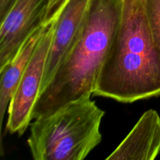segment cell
Wrapping results in <instances>:
<instances>
[{
  "instance_id": "1",
  "label": "cell",
  "mask_w": 160,
  "mask_h": 160,
  "mask_svg": "<svg viewBox=\"0 0 160 160\" xmlns=\"http://www.w3.org/2000/svg\"><path fill=\"white\" fill-rule=\"evenodd\" d=\"M93 95L124 103L160 96V50L142 0H123L120 24Z\"/></svg>"
},
{
  "instance_id": "2",
  "label": "cell",
  "mask_w": 160,
  "mask_h": 160,
  "mask_svg": "<svg viewBox=\"0 0 160 160\" xmlns=\"http://www.w3.org/2000/svg\"><path fill=\"white\" fill-rule=\"evenodd\" d=\"M123 0H91L81 34L38 98L32 121L93 95L120 24Z\"/></svg>"
},
{
  "instance_id": "3",
  "label": "cell",
  "mask_w": 160,
  "mask_h": 160,
  "mask_svg": "<svg viewBox=\"0 0 160 160\" xmlns=\"http://www.w3.org/2000/svg\"><path fill=\"white\" fill-rule=\"evenodd\" d=\"M104 115L91 97H84L34 120L28 139L33 159H84L101 142Z\"/></svg>"
},
{
  "instance_id": "4",
  "label": "cell",
  "mask_w": 160,
  "mask_h": 160,
  "mask_svg": "<svg viewBox=\"0 0 160 160\" xmlns=\"http://www.w3.org/2000/svg\"><path fill=\"white\" fill-rule=\"evenodd\" d=\"M54 20L38 43L8 106L6 131L22 135L30 126L33 109L40 95L45 63L52 38Z\"/></svg>"
},
{
  "instance_id": "5",
  "label": "cell",
  "mask_w": 160,
  "mask_h": 160,
  "mask_svg": "<svg viewBox=\"0 0 160 160\" xmlns=\"http://www.w3.org/2000/svg\"><path fill=\"white\" fill-rule=\"evenodd\" d=\"M49 0H15L0 27V69L7 64L30 34L43 24Z\"/></svg>"
},
{
  "instance_id": "6",
  "label": "cell",
  "mask_w": 160,
  "mask_h": 160,
  "mask_svg": "<svg viewBox=\"0 0 160 160\" xmlns=\"http://www.w3.org/2000/svg\"><path fill=\"white\" fill-rule=\"evenodd\" d=\"M91 0H67L54 18L52 38L48 51L41 92L80 37ZM40 92V93H41Z\"/></svg>"
},
{
  "instance_id": "7",
  "label": "cell",
  "mask_w": 160,
  "mask_h": 160,
  "mask_svg": "<svg viewBox=\"0 0 160 160\" xmlns=\"http://www.w3.org/2000/svg\"><path fill=\"white\" fill-rule=\"evenodd\" d=\"M160 153V117L154 109L141 117L106 159L153 160Z\"/></svg>"
},
{
  "instance_id": "8",
  "label": "cell",
  "mask_w": 160,
  "mask_h": 160,
  "mask_svg": "<svg viewBox=\"0 0 160 160\" xmlns=\"http://www.w3.org/2000/svg\"><path fill=\"white\" fill-rule=\"evenodd\" d=\"M49 23H43L38 27L23 42L17 55L0 69V124L2 129L6 108L9 106L38 43L46 31Z\"/></svg>"
},
{
  "instance_id": "9",
  "label": "cell",
  "mask_w": 160,
  "mask_h": 160,
  "mask_svg": "<svg viewBox=\"0 0 160 160\" xmlns=\"http://www.w3.org/2000/svg\"><path fill=\"white\" fill-rule=\"evenodd\" d=\"M142 4L153 42L160 50V0H142Z\"/></svg>"
},
{
  "instance_id": "10",
  "label": "cell",
  "mask_w": 160,
  "mask_h": 160,
  "mask_svg": "<svg viewBox=\"0 0 160 160\" xmlns=\"http://www.w3.org/2000/svg\"><path fill=\"white\" fill-rule=\"evenodd\" d=\"M67 1V0H49L44 23H51V20L57 17L58 13Z\"/></svg>"
},
{
  "instance_id": "11",
  "label": "cell",
  "mask_w": 160,
  "mask_h": 160,
  "mask_svg": "<svg viewBox=\"0 0 160 160\" xmlns=\"http://www.w3.org/2000/svg\"><path fill=\"white\" fill-rule=\"evenodd\" d=\"M15 0H0V22L8 13Z\"/></svg>"
}]
</instances>
